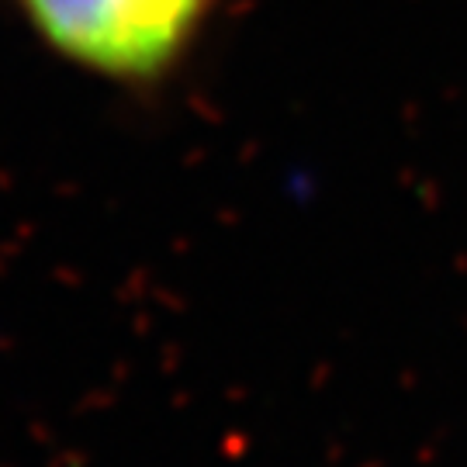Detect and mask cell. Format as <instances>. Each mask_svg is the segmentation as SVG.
I'll return each instance as SVG.
<instances>
[{
  "instance_id": "obj_1",
  "label": "cell",
  "mask_w": 467,
  "mask_h": 467,
  "mask_svg": "<svg viewBox=\"0 0 467 467\" xmlns=\"http://www.w3.org/2000/svg\"><path fill=\"white\" fill-rule=\"evenodd\" d=\"M35 38L111 84H156L187 59L215 0H15Z\"/></svg>"
}]
</instances>
